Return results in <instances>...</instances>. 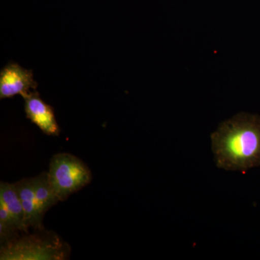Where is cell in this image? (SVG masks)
<instances>
[{
	"mask_svg": "<svg viewBox=\"0 0 260 260\" xmlns=\"http://www.w3.org/2000/svg\"><path fill=\"white\" fill-rule=\"evenodd\" d=\"M49 181L59 201L90 184L92 174L80 159L70 153H58L51 158L48 172Z\"/></svg>",
	"mask_w": 260,
	"mask_h": 260,
	"instance_id": "3",
	"label": "cell"
},
{
	"mask_svg": "<svg viewBox=\"0 0 260 260\" xmlns=\"http://www.w3.org/2000/svg\"><path fill=\"white\" fill-rule=\"evenodd\" d=\"M25 112L28 119L36 124L44 134L51 136L59 135V126L52 108L41 99L37 92H30L23 97Z\"/></svg>",
	"mask_w": 260,
	"mask_h": 260,
	"instance_id": "5",
	"label": "cell"
},
{
	"mask_svg": "<svg viewBox=\"0 0 260 260\" xmlns=\"http://www.w3.org/2000/svg\"><path fill=\"white\" fill-rule=\"evenodd\" d=\"M15 184L23 206L27 227L36 230L44 229L42 221L44 216L41 213L36 200L34 178H25Z\"/></svg>",
	"mask_w": 260,
	"mask_h": 260,
	"instance_id": "6",
	"label": "cell"
},
{
	"mask_svg": "<svg viewBox=\"0 0 260 260\" xmlns=\"http://www.w3.org/2000/svg\"><path fill=\"white\" fill-rule=\"evenodd\" d=\"M0 201L3 202L9 210L17 229L20 232L28 233V228L25 224V214L15 183H1Z\"/></svg>",
	"mask_w": 260,
	"mask_h": 260,
	"instance_id": "7",
	"label": "cell"
},
{
	"mask_svg": "<svg viewBox=\"0 0 260 260\" xmlns=\"http://www.w3.org/2000/svg\"><path fill=\"white\" fill-rule=\"evenodd\" d=\"M214 160L219 169L246 172L260 166V117L239 113L211 135Z\"/></svg>",
	"mask_w": 260,
	"mask_h": 260,
	"instance_id": "1",
	"label": "cell"
},
{
	"mask_svg": "<svg viewBox=\"0 0 260 260\" xmlns=\"http://www.w3.org/2000/svg\"><path fill=\"white\" fill-rule=\"evenodd\" d=\"M38 86L31 70L22 68L17 63H10L0 73V99L20 95L23 96L36 90Z\"/></svg>",
	"mask_w": 260,
	"mask_h": 260,
	"instance_id": "4",
	"label": "cell"
},
{
	"mask_svg": "<svg viewBox=\"0 0 260 260\" xmlns=\"http://www.w3.org/2000/svg\"><path fill=\"white\" fill-rule=\"evenodd\" d=\"M34 191L39 210L44 216L48 210L59 202L51 187L48 172L34 177Z\"/></svg>",
	"mask_w": 260,
	"mask_h": 260,
	"instance_id": "8",
	"label": "cell"
},
{
	"mask_svg": "<svg viewBox=\"0 0 260 260\" xmlns=\"http://www.w3.org/2000/svg\"><path fill=\"white\" fill-rule=\"evenodd\" d=\"M70 247L55 233L38 229L35 234L17 236L2 244L1 260H63L68 259Z\"/></svg>",
	"mask_w": 260,
	"mask_h": 260,
	"instance_id": "2",
	"label": "cell"
}]
</instances>
